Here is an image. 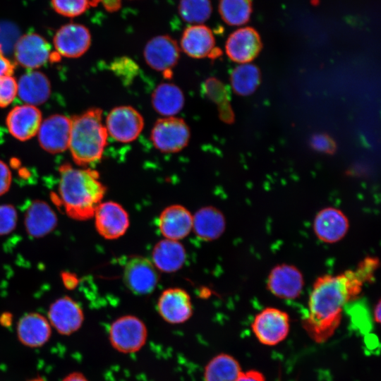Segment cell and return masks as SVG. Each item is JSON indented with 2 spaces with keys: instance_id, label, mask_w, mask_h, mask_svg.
Instances as JSON below:
<instances>
[{
  "instance_id": "cell-1",
  "label": "cell",
  "mask_w": 381,
  "mask_h": 381,
  "mask_svg": "<svg viewBox=\"0 0 381 381\" xmlns=\"http://www.w3.org/2000/svg\"><path fill=\"white\" fill-rule=\"evenodd\" d=\"M379 261L368 257L354 270L319 277L308 299V312L303 327L315 342L327 340L339 327L344 306L356 299L364 284L373 279Z\"/></svg>"
},
{
  "instance_id": "cell-2",
  "label": "cell",
  "mask_w": 381,
  "mask_h": 381,
  "mask_svg": "<svg viewBox=\"0 0 381 381\" xmlns=\"http://www.w3.org/2000/svg\"><path fill=\"white\" fill-rule=\"evenodd\" d=\"M59 175L58 198L66 214L76 220L93 217L106 192L98 172L66 163L60 166Z\"/></svg>"
},
{
  "instance_id": "cell-3",
  "label": "cell",
  "mask_w": 381,
  "mask_h": 381,
  "mask_svg": "<svg viewBox=\"0 0 381 381\" xmlns=\"http://www.w3.org/2000/svg\"><path fill=\"white\" fill-rule=\"evenodd\" d=\"M71 120L68 147L75 163L87 166L99 161L107 145L108 133L102 123V111L91 108Z\"/></svg>"
},
{
  "instance_id": "cell-4",
  "label": "cell",
  "mask_w": 381,
  "mask_h": 381,
  "mask_svg": "<svg viewBox=\"0 0 381 381\" xmlns=\"http://www.w3.org/2000/svg\"><path fill=\"white\" fill-rule=\"evenodd\" d=\"M111 345L117 351L131 353L138 351L145 345L147 329L138 318L128 315L115 320L109 330Z\"/></svg>"
},
{
  "instance_id": "cell-5",
  "label": "cell",
  "mask_w": 381,
  "mask_h": 381,
  "mask_svg": "<svg viewBox=\"0 0 381 381\" xmlns=\"http://www.w3.org/2000/svg\"><path fill=\"white\" fill-rule=\"evenodd\" d=\"M190 138V131L188 124L183 119L175 116L159 119L150 133L155 147L166 153L182 150L188 145Z\"/></svg>"
},
{
  "instance_id": "cell-6",
  "label": "cell",
  "mask_w": 381,
  "mask_h": 381,
  "mask_svg": "<svg viewBox=\"0 0 381 381\" xmlns=\"http://www.w3.org/2000/svg\"><path fill=\"white\" fill-rule=\"evenodd\" d=\"M251 328L260 343L274 346L288 335L289 317L282 310L267 307L255 315Z\"/></svg>"
},
{
  "instance_id": "cell-7",
  "label": "cell",
  "mask_w": 381,
  "mask_h": 381,
  "mask_svg": "<svg viewBox=\"0 0 381 381\" xmlns=\"http://www.w3.org/2000/svg\"><path fill=\"white\" fill-rule=\"evenodd\" d=\"M106 129L115 140L127 143L135 140L144 128V119L131 106H119L111 110L106 119Z\"/></svg>"
},
{
  "instance_id": "cell-8",
  "label": "cell",
  "mask_w": 381,
  "mask_h": 381,
  "mask_svg": "<svg viewBox=\"0 0 381 381\" xmlns=\"http://www.w3.org/2000/svg\"><path fill=\"white\" fill-rule=\"evenodd\" d=\"M123 279L134 294L147 295L156 288L159 276L152 261L143 256H133L124 266Z\"/></svg>"
},
{
  "instance_id": "cell-9",
  "label": "cell",
  "mask_w": 381,
  "mask_h": 381,
  "mask_svg": "<svg viewBox=\"0 0 381 381\" xmlns=\"http://www.w3.org/2000/svg\"><path fill=\"white\" fill-rule=\"evenodd\" d=\"M179 57L177 42L168 35L155 37L145 46L144 58L147 64L153 70L162 72L167 78L171 75V70Z\"/></svg>"
},
{
  "instance_id": "cell-10",
  "label": "cell",
  "mask_w": 381,
  "mask_h": 381,
  "mask_svg": "<svg viewBox=\"0 0 381 381\" xmlns=\"http://www.w3.org/2000/svg\"><path fill=\"white\" fill-rule=\"evenodd\" d=\"M93 217L97 232L108 240L117 239L124 235L130 224L126 210L114 201L102 202Z\"/></svg>"
},
{
  "instance_id": "cell-11",
  "label": "cell",
  "mask_w": 381,
  "mask_h": 381,
  "mask_svg": "<svg viewBox=\"0 0 381 381\" xmlns=\"http://www.w3.org/2000/svg\"><path fill=\"white\" fill-rule=\"evenodd\" d=\"M52 52L49 42L37 33H28L20 37L14 47L16 61L28 68H37L51 59H57Z\"/></svg>"
},
{
  "instance_id": "cell-12",
  "label": "cell",
  "mask_w": 381,
  "mask_h": 381,
  "mask_svg": "<svg viewBox=\"0 0 381 381\" xmlns=\"http://www.w3.org/2000/svg\"><path fill=\"white\" fill-rule=\"evenodd\" d=\"M304 279L295 266L283 263L274 267L269 273L267 287L274 296L283 299L298 297L303 289Z\"/></svg>"
},
{
  "instance_id": "cell-13",
  "label": "cell",
  "mask_w": 381,
  "mask_h": 381,
  "mask_svg": "<svg viewBox=\"0 0 381 381\" xmlns=\"http://www.w3.org/2000/svg\"><path fill=\"white\" fill-rule=\"evenodd\" d=\"M54 45L59 56L77 58L84 54L91 44V35L83 25L68 23L55 33Z\"/></svg>"
},
{
  "instance_id": "cell-14",
  "label": "cell",
  "mask_w": 381,
  "mask_h": 381,
  "mask_svg": "<svg viewBox=\"0 0 381 381\" xmlns=\"http://www.w3.org/2000/svg\"><path fill=\"white\" fill-rule=\"evenodd\" d=\"M262 48L260 36L251 27L242 28L232 32L225 44L227 56L241 64L251 62L258 56Z\"/></svg>"
},
{
  "instance_id": "cell-15",
  "label": "cell",
  "mask_w": 381,
  "mask_h": 381,
  "mask_svg": "<svg viewBox=\"0 0 381 381\" xmlns=\"http://www.w3.org/2000/svg\"><path fill=\"white\" fill-rule=\"evenodd\" d=\"M71 120L61 114H54L42 122L38 130L41 147L50 153L66 150L69 145Z\"/></svg>"
},
{
  "instance_id": "cell-16",
  "label": "cell",
  "mask_w": 381,
  "mask_h": 381,
  "mask_svg": "<svg viewBox=\"0 0 381 381\" xmlns=\"http://www.w3.org/2000/svg\"><path fill=\"white\" fill-rule=\"evenodd\" d=\"M48 320L57 332L70 335L80 328L84 315L80 306L74 300L63 296L49 306Z\"/></svg>"
},
{
  "instance_id": "cell-17",
  "label": "cell",
  "mask_w": 381,
  "mask_h": 381,
  "mask_svg": "<svg viewBox=\"0 0 381 381\" xmlns=\"http://www.w3.org/2000/svg\"><path fill=\"white\" fill-rule=\"evenodd\" d=\"M157 310L162 318L169 324H181L193 315L190 295L181 288L164 290L157 301Z\"/></svg>"
},
{
  "instance_id": "cell-18",
  "label": "cell",
  "mask_w": 381,
  "mask_h": 381,
  "mask_svg": "<svg viewBox=\"0 0 381 381\" xmlns=\"http://www.w3.org/2000/svg\"><path fill=\"white\" fill-rule=\"evenodd\" d=\"M181 48L186 54L194 59H214L222 54L221 50L215 47L212 30L200 24L185 29L181 39Z\"/></svg>"
},
{
  "instance_id": "cell-19",
  "label": "cell",
  "mask_w": 381,
  "mask_h": 381,
  "mask_svg": "<svg viewBox=\"0 0 381 381\" xmlns=\"http://www.w3.org/2000/svg\"><path fill=\"white\" fill-rule=\"evenodd\" d=\"M313 228L320 241L326 243H334L346 236L349 228V222L339 209L327 207L317 213Z\"/></svg>"
},
{
  "instance_id": "cell-20",
  "label": "cell",
  "mask_w": 381,
  "mask_h": 381,
  "mask_svg": "<svg viewBox=\"0 0 381 381\" xmlns=\"http://www.w3.org/2000/svg\"><path fill=\"white\" fill-rule=\"evenodd\" d=\"M42 123L41 111L30 104L16 106L8 114L6 126L16 139L25 141L34 137Z\"/></svg>"
},
{
  "instance_id": "cell-21",
  "label": "cell",
  "mask_w": 381,
  "mask_h": 381,
  "mask_svg": "<svg viewBox=\"0 0 381 381\" xmlns=\"http://www.w3.org/2000/svg\"><path fill=\"white\" fill-rule=\"evenodd\" d=\"M17 337L24 346L37 348L44 345L52 335L47 318L38 313L24 315L17 324Z\"/></svg>"
},
{
  "instance_id": "cell-22",
  "label": "cell",
  "mask_w": 381,
  "mask_h": 381,
  "mask_svg": "<svg viewBox=\"0 0 381 381\" xmlns=\"http://www.w3.org/2000/svg\"><path fill=\"white\" fill-rule=\"evenodd\" d=\"M158 226L165 238L179 241L193 229V216L182 205H170L161 212Z\"/></svg>"
},
{
  "instance_id": "cell-23",
  "label": "cell",
  "mask_w": 381,
  "mask_h": 381,
  "mask_svg": "<svg viewBox=\"0 0 381 381\" xmlns=\"http://www.w3.org/2000/svg\"><path fill=\"white\" fill-rule=\"evenodd\" d=\"M57 222L56 213L43 200L32 201L25 213V230L33 238H40L49 234L54 229Z\"/></svg>"
},
{
  "instance_id": "cell-24",
  "label": "cell",
  "mask_w": 381,
  "mask_h": 381,
  "mask_svg": "<svg viewBox=\"0 0 381 381\" xmlns=\"http://www.w3.org/2000/svg\"><path fill=\"white\" fill-rule=\"evenodd\" d=\"M186 258V250L179 241L164 238L154 246L152 260L159 270L171 273L181 269Z\"/></svg>"
},
{
  "instance_id": "cell-25",
  "label": "cell",
  "mask_w": 381,
  "mask_h": 381,
  "mask_svg": "<svg viewBox=\"0 0 381 381\" xmlns=\"http://www.w3.org/2000/svg\"><path fill=\"white\" fill-rule=\"evenodd\" d=\"M17 86V94L21 100L32 106L45 102L51 93L49 80L44 73L37 71L23 74Z\"/></svg>"
},
{
  "instance_id": "cell-26",
  "label": "cell",
  "mask_w": 381,
  "mask_h": 381,
  "mask_svg": "<svg viewBox=\"0 0 381 381\" xmlns=\"http://www.w3.org/2000/svg\"><path fill=\"white\" fill-rule=\"evenodd\" d=\"M226 228L223 213L213 206L198 210L193 216V229L202 240L213 241L219 238Z\"/></svg>"
},
{
  "instance_id": "cell-27",
  "label": "cell",
  "mask_w": 381,
  "mask_h": 381,
  "mask_svg": "<svg viewBox=\"0 0 381 381\" xmlns=\"http://www.w3.org/2000/svg\"><path fill=\"white\" fill-rule=\"evenodd\" d=\"M184 95L179 87L171 83H160L152 94L154 109L164 117L174 116L184 106Z\"/></svg>"
},
{
  "instance_id": "cell-28",
  "label": "cell",
  "mask_w": 381,
  "mask_h": 381,
  "mask_svg": "<svg viewBox=\"0 0 381 381\" xmlns=\"http://www.w3.org/2000/svg\"><path fill=\"white\" fill-rule=\"evenodd\" d=\"M241 372L240 365L233 356L220 353L205 366L204 381H236Z\"/></svg>"
},
{
  "instance_id": "cell-29",
  "label": "cell",
  "mask_w": 381,
  "mask_h": 381,
  "mask_svg": "<svg viewBox=\"0 0 381 381\" xmlns=\"http://www.w3.org/2000/svg\"><path fill=\"white\" fill-rule=\"evenodd\" d=\"M260 82V68L250 63L238 65L231 73L230 83L232 90L241 96H248L255 92Z\"/></svg>"
},
{
  "instance_id": "cell-30",
  "label": "cell",
  "mask_w": 381,
  "mask_h": 381,
  "mask_svg": "<svg viewBox=\"0 0 381 381\" xmlns=\"http://www.w3.org/2000/svg\"><path fill=\"white\" fill-rule=\"evenodd\" d=\"M219 12L229 25L246 24L252 13L251 0H219Z\"/></svg>"
},
{
  "instance_id": "cell-31",
  "label": "cell",
  "mask_w": 381,
  "mask_h": 381,
  "mask_svg": "<svg viewBox=\"0 0 381 381\" xmlns=\"http://www.w3.org/2000/svg\"><path fill=\"white\" fill-rule=\"evenodd\" d=\"M205 95L218 105L222 121L231 123L234 116L229 102V92L224 85L215 78H208L204 85Z\"/></svg>"
},
{
  "instance_id": "cell-32",
  "label": "cell",
  "mask_w": 381,
  "mask_h": 381,
  "mask_svg": "<svg viewBox=\"0 0 381 381\" xmlns=\"http://www.w3.org/2000/svg\"><path fill=\"white\" fill-rule=\"evenodd\" d=\"M212 7L210 0H181L179 12L183 20L200 24L210 16Z\"/></svg>"
},
{
  "instance_id": "cell-33",
  "label": "cell",
  "mask_w": 381,
  "mask_h": 381,
  "mask_svg": "<svg viewBox=\"0 0 381 381\" xmlns=\"http://www.w3.org/2000/svg\"><path fill=\"white\" fill-rule=\"evenodd\" d=\"M51 3L57 13L69 18L82 15L92 6L90 0H51Z\"/></svg>"
},
{
  "instance_id": "cell-34",
  "label": "cell",
  "mask_w": 381,
  "mask_h": 381,
  "mask_svg": "<svg viewBox=\"0 0 381 381\" xmlns=\"http://www.w3.org/2000/svg\"><path fill=\"white\" fill-rule=\"evenodd\" d=\"M17 219V212L13 205H0V235L11 233L16 228Z\"/></svg>"
},
{
  "instance_id": "cell-35",
  "label": "cell",
  "mask_w": 381,
  "mask_h": 381,
  "mask_svg": "<svg viewBox=\"0 0 381 381\" xmlns=\"http://www.w3.org/2000/svg\"><path fill=\"white\" fill-rule=\"evenodd\" d=\"M17 82L11 75L0 77V107L10 104L17 95Z\"/></svg>"
},
{
  "instance_id": "cell-36",
  "label": "cell",
  "mask_w": 381,
  "mask_h": 381,
  "mask_svg": "<svg viewBox=\"0 0 381 381\" xmlns=\"http://www.w3.org/2000/svg\"><path fill=\"white\" fill-rule=\"evenodd\" d=\"M311 147L320 152L332 155L337 149L335 141L326 133H317L310 140Z\"/></svg>"
},
{
  "instance_id": "cell-37",
  "label": "cell",
  "mask_w": 381,
  "mask_h": 381,
  "mask_svg": "<svg viewBox=\"0 0 381 381\" xmlns=\"http://www.w3.org/2000/svg\"><path fill=\"white\" fill-rule=\"evenodd\" d=\"M112 70L119 76L127 80L132 79L133 75L127 72V71H133L137 68L136 64L129 58L123 57L116 59L112 64Z\"/></svg>"
},
{
  "instance_id": "cell-38",
  "label": "cell",
  "mask_w": 381,
  "mask_h": 381,
  "mask_svg": "<svg viewBox=\"0 0 381 381\" xmlns=\"http://www.w3.org/2000/svg\"><path fill=\"white\" fill-rule=\"evenodd\" d=\"M11 172L6 163L0 160V195L5 194L11 184Z\"/></svg>"
},
{
  "instance_id": "cell-39",
  "label": "cell",
  "mask_w": 381,
  "mask_h": 381,
  "mask_svg": "<svg viewBox=\"0 0 381 381\" xmlns=\"http://www.w3.org/2000/svg\"><path fill=\"white\" fill-rule=\"evenodd\" d=\"M15 69V65L4 54L0 44V77L12 75Z\"/></svg>"
},
{
  "instance_id": "cell-40",
  "label": "cell",
  "mask_w": 381,
  "mask_h": 381,
  "mask_svg": "<svg viewBox=\"0 0 381 381\" xmlns=\"http://www.w3.org/2000/svg\"><path fill=\"white\" fill-rule=\"evenodd\" d=\"M264 375L259 371L250 370L241 372L236 381H265Z\"/></svg>"
},
{
  "instance_id": "cell-41",
  "label": "cell",
  "mask_w": 381,
  "mask_h": 381,
  "mask_svg": "<svg viewBox=\"0 0 381 381\" xmlns=\"http://www.w3.org/2000/svg\"><path fill=\"white\" fill-rule=\"evenodd\" d=\"M62 280L64 286L71 289H74L77 286L78 282L75 274L68 272H64L62 274Z\"/></svg>"
},
{
  "instance_id": "cell-42",
  "label": "cell",
  "mask_w": 381,
  "mask_h": 381,
  "mask_svg": "<svg viewBox=\"0 0 381 381\" xmlns=\"http://www.w3.org/2000/svg\"><path fill=\"white\" fill-rule=\"evenodd\" d=\"M104 8L110 12L116 11L121 7V0H101Z\"/></svg>"
},
{
  "instance_id": "cell-43",
  "label": "cell",
  "mask_w": 381,
  "mask_h": 381,
  "mask_svg": "<svg viewBox=\"0 0 381 381\" xmlns=\"http://www.w3.org/2000/svg\"><path fill=\"white\" fill-rule=\"evenodd\" d=\"M62 381H88L87 379L80 373L73 372L66 375Z\"/></svg>"
},
{
  "instance_id": "cell-44",
  "label": "cell",
  "mask_w": 381,
  "mask_h": 381,
  "mask_svg": "<svg viewBox=\"0 0 381 381\" xmlns=\"http://www.w3.org/2000/svg\"><path fill=\"white\" fill-rule=\"evenodd\" d=\"M380 309H381L380 301H379L376 304V306H375L374 312H373L374 319L375 322L377 323L380 322V313H381Z\"/></svg>"
},
{
  "instance_id": "cell-45",
  "label": "cell",
  "mask_w": 381,
  "mask_h": 381,
  "mask_svg": "<svg viewBox=\"0 0 381 381\" xmlns=\"http://www.w3.org/2000/svg\"><path fill=\"white\" fill-rule=\"evenodd\" d=\"M28 381H47V380H44L43 377H37L32 378Z\"/></svg>"
},
{
  "instance_id": "cell-46",
  "label": "cell",
  "mask_w": 381,
  "mask_h": 381,
  "mask_svg": "<svg viewBox=\"0 0 381 381\" xmlns=\"http://www.w3.org/2000/svg\"><path fill=\"white\" fill-rule=\"evenodd\" d=\"M101 0H90L92 6H95L98 4V3H100Z\"/></svg>"
}]
</instances>
